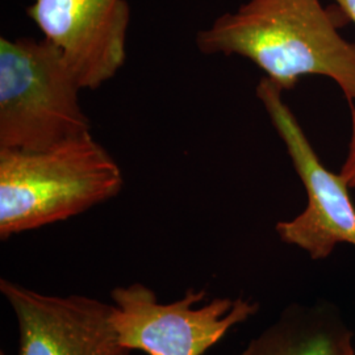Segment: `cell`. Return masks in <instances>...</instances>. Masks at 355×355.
Instances as JSON below:
<instances>
[{"label": "cell", "mask_w": 355, "mask_h": 355, "mask_svg": "<svg viewBox=\"0 0 355 355\" xmlns=\"http://www.w3.org/2000/svg\"><path fill=\"white\" fill-rule=\"evenodd\" d=\"M352 331L328 305H291L239 355H350Z\"/></svg>", "instance_id": "8"}, {"label": "cell", "mask_w": 355, "mask_h": 355, "mask_svg": "<svg viewBox=\"0 0 355 355\" xmlns=\"http://www.w3.org/2000/svg\"><path fill=\"white\" fill-rule=\"evenodd\" d=\"M123 186L120 166L91 135L41 152L0 150V239L80 215Z\"/></svg>", "instance_id": "2"}, {"label": "cell", "mask_w": 355, "mask_h": 355, "mask_svg": "<svg viewBox=\"0 0 355 355\" xmlns=\"http://www.w3.org/2000/svg\"><path fill=\"white\" fill-rule=\"evenodd\" d=\"M28 17L64 53L82 89H98L127 60V0H33Z\"/></svg>", "instance_id": "7"}, {"label": "cell", "mask_w": 355, "mask_h": 355, "mask_svg": "<svg viewBox=\"0 0 355 355\" xmlns=\"http://www.w3.org/2000/svg\"><path fill=\"white\" fill-rule=\"evenodd\" d=\"M283 92L267 76L257 87V96L304 184L308 203L300 215L278 223L277 233L282 241L304 250L312 259H325L340 243L355 246V207L350 187L341 174L331 173L321 164L303 128L283 101Z\"/></svg>", "instance_id": "5"}, {"label": "cell", "mask_w": 355, "mask_h": 355, "mask_svg": "<svg viewBox=\"0 0 355 355\" xmlns=\"http://www.w3.org/2000/svg\"><path fill=\"white\" fill-rule=\"evenodd\" d=\"M349 19L320 0H246L200 31L204 54L241 55L262 69L283 91L303 76L334 80L355 104V42L340 33Z\"/></svg>", "instance_id": "1"}, {"label": "cell", "mask_w": 355, "mask_h": 355, "mask_svg": "<svg viewBox=\"0 0 355 355\" xmlns=\"http://www.w3.org/2000/svg\"><path fill=\"white\" fill-rule=\"evenodd\" d=\"M19 329V355H130L114 330L112 304L85 295L57 296L0 279Z\"/></svg>", "instance_id": "6"}, {"label": "cell", "mask_w": 355, "mask_h": 355, "mask_svg": "<svg viewBox=\"0 0 355 355\" xmlns=\"http://www.w3.org/2000/svg\"><path fill=\"white\" fill-rule=\"evenodd\" d=\"M82 91L46 38H0V150L41 152L91 135Z\"/></svg>", "instance_id": "3"}, {"label": "cell", "mask_w": 355, "mask_h": 355, "mask_svg": "<svg viewBox=\"0 0 355 355\" xmlns=\"http://www.w3.org/2000/svg\"><path fill=\"white\" fill-rule=\"evenodd\" d=\"M112 322L121 345L146 355H204L236 325L253 318L259 305L246 299L217 297L205 304V290H189L161 303L141 283L111 291Z\"/></svg>", "instance_id": "4"}, {"label": "cell", "mask_w": 355, "mask_h": 355, "mask_svg": "<svg viewBox=\"0 0 355 355\" xmlns=\"http://www.w3.org/2000/svg\"><path fill=\"white\" fill-rule=\"evenodd\" d=\"M352 111V133H350V141H349V148H347V154L343 161V168L340 174L343 175L346 183L349 184L350 189H355V104L350 105Z\"/></svg>", "instance_id": "9"}, {"label": "cell", "mask_w": 355, "mask_h": 355, "mask_svg": "<svg viewBox=\"0 0 355 355\" xmlns=\"http://www.w3.org/2000/svg\"><path fill=\"white\" fill-rule=\"evenodd\" d=\"M0 355H6V354H4V352H1V353H0Z\"/></svg>", "instance_id": "12"}, {"label": "cell", "mask_w": 355, "mask_h": 355, "mask_svg": "<svg viewBox=\"0 0 355 355\" xmlns=\"http://www.w3.org/2000/svg\"><path fill=\"white\" fill-rule=\"evenodd\" d=\"M334 3L349 19V21L355 23V0H334Z\"/></svg>", "instance_id": "10"}, {"label": "cell", "mask_w": 355, "mask_h": 355, "mask_svg": "<svg viewBox=\"0 0 355 355\" xmlns=\"http://www.w3.org/2000/svg\"><path fill=\"white\" fill-rule=\"evenodd\" d=\"M350 355H355V350H353V352H352V353H350Z\"/></svg>", "instance_id": "11"}]
</instances>
